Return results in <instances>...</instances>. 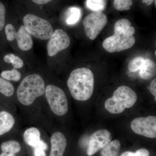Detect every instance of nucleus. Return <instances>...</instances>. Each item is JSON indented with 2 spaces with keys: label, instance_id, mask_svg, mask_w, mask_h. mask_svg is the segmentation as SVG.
<instances>
[{
  "label": "nucleus",
  "instance_id": "nucleus-1",
  "mask_svg": "<svg viewBox=\"0 0 156 156\" xmlns=\"http://www.w3.org/2000/svg\"><path fill=\"white\" fill-rule=\"evenodd\" d=\"M67 84L74 99L80 101L88 100L92 96L94 90L93 73L86 68L76 69L70 74Z\"/></svg>",
  "mask_w": 156,
  "mask_h": 156
},
{
  "label": "nucleus",
  "instance_id": "nucleus-2",
  "mask_svg": "<svg viewBox=\"0 0 156 156\" xmlns=\"http://www.w3.org/2000/svg\"><path fill=\"white\" fill-rule=\"evenodd\" d=\"M45 89L44 81L41 76L37 74L29 75L22 80L18 86L17 99L23 105L29 106L44 94Z\"/></svg>",
  "mask_w": 156,
  "mask_h": 156
},
{
  "label": "nucleus",
  "instance_id": "nucleus-3",
  "mask_svg": "<svg viewBox=\"0 0 156 156\" xmlns=\"http://www.w3.org/2000/svg\"><path fill=\"white\" fill-rule=\"evenodd\" d=\"M137 98L136 92L133 89L127 86H121L115 91L112 97L106 100L105 107L110 113L118 114L125 109L132 107Z\"/></svg>",
  "mask_w": 156,
  "mask_h": 156
},
{
  "label": "nucleus",
  "instance_id": "nucleus-4",
  "mask_svg": "<svg viewBox=\"0 0 156 156\" xmlns=\"http://www.w3.org/2000/svg\"><path fill=\"white\" fill-rule=\"evenodd\" d=\"M133 27L127 30H114L112 36L107 38L102 44L103 48L109 53L119 52L131 48L135 43L133 35L135 34Z\"/></svg>",
  "mask_w": 156,
  "mask_h": 156
},
{
  "label": "nucleus",
  "instance_id": "nucleus-5",
  "mask_svg": "<svg viewBox=\"0 0 156 156\" xmlns=\"http://www.w3.org/2000/svg\"><path fill=\"white\" fill-rule=\"evenodd\" d=\"M23 26L31 35L39 40L46 41L53 33V28L48 20L32 14L23 18Z\"/></svg>",
  "mask_w": 156,
  "mask_h": 156
},
{
  "label": "nucleus",
  "instance_id": "nucleus-6",
  "mask_svg": "<svg viewBox=\"0 0 156 156\" xmlns=\"http://www.w3.org/2000/svg\"><path fill=\"white\" fill-rule=\"evenodd\" d=\"M45 96L51 111L58 116L66 114L68 110V104L66 95L59 87L49 85L46 87Z\"/></svg>",
  "mask_w": 156,
  "mask_h": 156
},
{
  "label": "nucleus",
  "instance_id": "nucleus-7",
  "mask_svg": "<svg viewBox=\"0 0 156 156\" xmlns=\"http://www.w3.org/2000/svg\"><path fill=\"white\" fill-rule=\"evenodd\" d=\"M108 22L107 17L101 11H95L87 15L83 21L87 37L94 40L100 34Z\"/></svg>",
  "mask_w": 156,
  "mask_h": 156
},
{
  "label": "nucleus",
  "instance_id": "nucleus-8",
  "mask_svg": "<svg viewBox=\"0 0 156 156\" xmlns=\"http://www.w3.org/2000/svg\"><path fill=\"white\" fill-rule=\"evenodd\" d=\"M5 33L6 39L9 41H12L15 39L17 40V46L20 50L28 51L33 48V41L31 35L23 25H21L17 31L14 26L9 23L5 27Z\"/></svg>",
  "mask_w": 156,
  "mask_h": 156
},
{
  "label": "nucleus",
  "instance_id": "nucleus-9",
  "mask_svg": "<svg viewBox=\"0 0 156 156\" xmlns=\"http://www.w3.org/2000/svg\"><path fill=\"white\" fill-rule=\"evenodd\" d=\"M131 128L134 133L148 137H156V117L149 116L134 119L131 124Z\"/></svg>",
  "mask_w": 156,
  "mask_h": 156
},
{
  "label": "nucleus",
  "instance_id": "nucleus-10",
  "mask_svg": "<svg viewBox=\"0 0 156 156\" xmlns=\"http://www.w3.org/2000/svg\"><path fill=\"white\" fill-rule=\"evenodd\" d=\"M70 39L68 34L63 30L57 29L53 32L47 44L48 56H55L60 51L69 47Z\"/></svg>",
  "mask_w": 156,
  "mask_h": 156
},
{
  "label": "nucleus",
  "instance_id": "nucleus-11",
  "mask_svg": "<svg viewBox=\"0 0 156 156\" xmlns=\"http://www.w3.org/2000/svg\"><path fill=\"white\" fill-rule=\"evenodd\" d=\"M111 134L106 129H101L95 131L91 135L89 140L87 153L91 156L105 147L111 141Z\"/></svg>",
  "mask_w": 156,
  "mask_h": 156
},
{
  "label": "nucleus",
  "instance_id": "nucleus-12",
  "mask_svg": "<svg viewBox=\"0 0 156 156\" xmlns=\"http://www.w3.org/2000/svg\"><path fill=\"white\" fill-rule=\"evenodd\" d=\"M50 151L49 156H63L67 140L64 134L60 132L53 133L50 138Z\"/></svg>",
  "mask_w": 156,
  "mask_h": 156
},
{
  "label": "nucleus",
  "instance_id": "nucleus-13",
  "mask_svg": "<svg viewBox=\"0 0 156 156\" xmlns=\"http://www.w3.org/2000/svg\"><path fill=\"white\" fill-rule=\"evenodd\" d=\"M15 124L14 117L6 111L0 112V136L11 131Z\"/></svg>",
  "mask_w": 156,
  "mask_h": 156
},
{
  "label": "nucleus",
  "instance_id": "nucleus-14",
  "mask_svg": "<svg viewBox=\"0 0 156 156\" xmlns=\"http://www.w3.org/2000/svg\"><path fill=\"white\" fill-rule=\"evenodd\" d=\"M23 140L27 145L34 147L41 140V132L38 128L31 127L27 129L23 133Z\"/></svg>",
  "mask_w": 156,
  "mask_h": 156
},
{
  "label": "nucleus",
  "instance_id": "nucleus-15",
  "mask_svg": "<svg viewBox=\"0 0 156 156\" xmlns=\"http://www.w3.org/2000/svg\"><path fill=\"white\" fill-rule=\"evenodd\" d=\"M140 70V75L143 79L150 80L155 76L156 63L152 60L149 58L144 59L143 64Z\"/></svg>",
  "mask_w": 156,
  "mask_h": 156
},
{
  "label": "nucleus",
  "instance_id": "nucleus-16",
  "mask_svg": "<svg viewBox=\"0 0 156 156\" xmlns=\"http://www.w3.org/2000/svg\"><path fill=\"white\" fill-rule=\"evenodd\" d=\"M1 150L3 153L16 155L21 151L20 144L15 140H10L3 142L1 145Z\"/></svg>",
  "mask_w": 156,
  "mask_h": 156
},
{
  "label": "nucleus",
  "instance_id": "nucleus-17",
  "mask_svg": "<svg viewBox=\"0 0 156 156\" xmlns=\"http://www.w3.org/2000/svg\"><path fill=\"white\" fill-rule=\"evenodd\" d=\"M121 144L118 140L111 141L101 149V156H119Z\"/></svg>",
  "mask_w": 156,
  "mask_h": 156
},
{
  "label": "nucleus",
  "instance_id": "nucleus-18",
  "mask_svg": "<svg viewBox=\"0 0 156 156\" xmlns=\"http://www.w3.org/2000/svg\"><path fill=\"white\" fill-rule=\"evenodd\" d=\"M14 92V88L12 84L0 77V93L6 97H11Z\"/></svg>",
  "mask_w": 156,
  "mask_h": 156
},
{
  "label": "nucleus",
  "instance_id": "nucleus-19",
  "mask_svg": "<svg viewBox=\"0 0 156 156\" xmlns=\"http://www.w3.org/2000/svg\"><path fill=\"white\" fill-rule=\"evenodd\" d=\"M81 16L80 9L76 7L70 8L68 12L66 23L68 25H74L78 22Z\"/></svg>",
  "mask_w": 156,
  "mask_h": 156
},
{
  "label": "nucleus",
  "instance_id": "nucleus-20",
  "mask_svg": "<svg viewBox=\"0 0 156 156\" xmlns=\"http://www.w3.org/2000/svg\"><path fill=\"white\" fill-rule=\"evenodd\" d=\"M1 77L7 81H15L17 82L20 80L21 74L19 71L16 69L3 71L1 73Z\"/></svg>",
  "mask_w": 156,
  "mask_h": 156
},
{
  "label": "nucleus",
  "instance_id": "nucleus-21",
  "mask_svg": "<svg viewBox=\"0 0 156 156\" xmlns=\"http://www.w3.org/2000/svg\"><path fill=\"white\" fill-rule=\"evenodd\" d=\"M4 60L8 63H11L14 69H20L23 67L24 62L21 58L13 53H9L4 56Z\"/></svg>",
  "mask_w": 156,
  "mask_h": 156
},
{
  "label": "nucleus",
  "instance_id": "nucleus-22",
  "mask_svg": "<svg viewBox=\"0 0 156 156\" xmlns=\"http://www.w3.org/2000/svg\"><path fill=\"white\" fill-rule=\"evenodd\" d=\"M86 5L88 9L94 11H101L105 9V0H87Z\"/></svg>",
  "mask_w": 156,
  "mask_h": 156
},
{
  "label": "nucleus",
  "instance_id": "nucleus-23",
  "mask_svg": "<svg viewBox=\"0 0 156 156\" xmlns=\"http://www.w3.org/2000/svg\"><path fill=\"white\" fill-rule=\"evenodd\" d=\"M133 5L132 0H114L113 6L119 11H128Z\"/></svg>",
  "mask_w": 156,
  "mask_h": 156
},
{
  "label": "nucleus",
  "instance_id": "nucleus-24",
  "mask_svg": "<svg viewBox=\"0 0 156 156\" xmlns=\"http://www.w3.org/2000/svg\"><path fill=\"white\" fill-rule=\"evenodd\" d=\"M144 61V58L141 56H137L130 61L128 63V68L132 72L140 69Z\"/></svg>",
  "mask_w": 156,
  "mask_h": 156
},
{
  "label": "nucleus",
  "instance_id": "nucleus-25",
  "mask_svg": "<svg viewBox=\"0 0 156 156\" xmlns=\"http://www.w3.org/2000/svg\"><path fill=\"white\" fill-rule=\"evenodd\" d=\"M150 153L147 150L142 148L138 150L135 152L126 151L122 154L121 156H149Z\"/></svg>",
  "mask_w": 156,
  "mask_h": 156
},
{
  "label": "nucleus",
  "instance_id": "nucleus-26",
  "mask_svg": "<svg viewBox=\"0 0 156 156\" xmlns=\"http://www.w3.org/2000/svg\"><path fill=\"white\" fill-rule=\"evenodd\" d=\"M6 9L5 5L0 2V31L2 30L5 23Z\"/></svg>",
  "mask_w": 156,
  "mask_h": 156
},
{
  "label": "nucleus",
  "instance_id": "nucleus-27",
  "mask_svg": "<svg viewBox=\"0 0 156 156\" xmlns=\"http://www.w3.org/2000/svg\"><path fill=\"white\" fill-rule=\"evenodd\" d=\"M150 91L152 95L155 97V100L156 101V80L154 79L152 81L150 86Z\"/></svg>",
  "mask_w": 156,
  "mask_h": 156
},
{
  "label": "nucleus",
  "instance_id": "nucleus-28",
  "mask_svg": "<svg viewBox=\"0 0 156 156\" xmlns=\"http://www.w3.org/2000/svg\"><path fill=\"white\" fill-rule=\"evenodd\" d=\"M34 156H47L45 151L39 147L34 148Z\"/></svg>",
  "mask_w": 156,
  "mask_h": 156
},
{
  "label": "nucleus",
  "instance_id": "nucleus-29",
  "mask_svg": "<svg viewBox=\"0 0 156 156\" xmlns=\"http://www.w3.org/2000/svg\"><path fill=\"white\" fill-rule=\"evenodd\" d=\"M34 3L37 5H44L50 2L53 0H32Z\"/></svg>",
  "mask_w": 156,
  "mask_h": 156
},
{
  "label": "nucleus",
  "instance_id": "nucleus-30",
  "mask_svg": "<svg viewBox=\"0 0 156 156\" xmlns=\"http://www.w3.org/2000/svg\"><path fill=\"white\" fill-rule=\"evenodd\" d=\"M154 0H142L143 3H145L147 5H150L153 2Z\"/></svg>",
  "mask_w": 156,
  "mask_h": 156
},
{
  "label": "nucleus",
  "instance_id": "nucleus-31",
  "mask_svg": "<svg viewBox=\"0 0 156 156\" xmlns=\"http://www.w3.org/2000/svg\"><path fill=\"white\" fill-rule=\"evenodd\" d=\"M0 156H16V155H12L9 154L3 153H2V154H0Z\"/></svg>",
  "mask_w": 156,
  "mask_h": 156
},
{
  "label": "nucleus",
  "instance_id": "nucleus-32",
  "mask_svg": "<svg viewBox=\"0 0 156 156\" xmlns=\"http://www.w3.org/2000/svg\"><path fill=\"white\" fill-rule=\"evenodd\" d=\"M156 51H155V55H156Z\"/></svg>",
  "mask_w": 156,
  "mask_h": 156
}]
</instances>
